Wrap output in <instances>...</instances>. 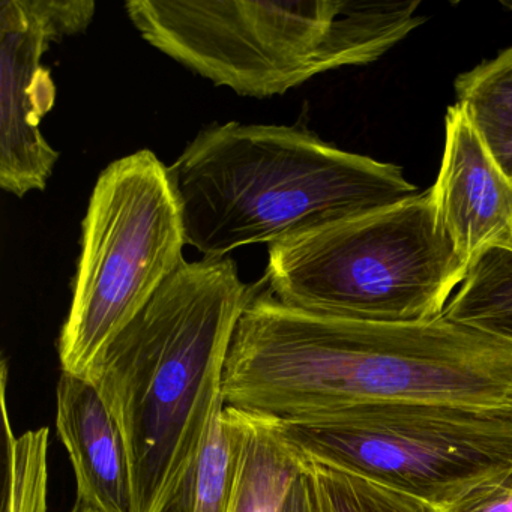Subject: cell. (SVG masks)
<instances>
[{
	"instance_id": "obj_16",
	"label": "cell",
	"mask_w": 512,
	"mask_h": 512,
	"mask_svg": "<svg viewBox=\"0 0 512 512\" xmlns=\"http://www.w3.org/2000/svg\"><path fill=\"white\" fill-rule=\"evenodd\" d=\"M313 512H430L418 500L305 458Z\"/></svg>"
},
{
	"instance_id": "obj_19",
	"label": "cell",
	"mask_w": 512,
	"mask_h": 512,
	"mask_svg": "<svg viewBox=\"0 0 512 512\" xmlns=\"http://www.w3.org/2000/svg\"><path fill=\"white\" fill-rule=\"evenodd\" d=\"M71 512H100L97 509L91 508V506L85 505V503L76 500V505L73 506Z\"/></svg>"
},
{
	"instance_id": "obj_7",
	"label": "cell",
	"mask_w": 512,
	"mask_h": 512,
	"mask_svg": "<svg viewBox=\"0 0 512 512\" xmlns=\"http://www.w3.org/2000/svg\"><path fill=\"white\" fill-rule=\"evenodd\" d=\"M266 419L307 460L406 494L427 509L512 470V406L385 403L302 421Z\"/></svg>"
},
{
	"instance_id": "obj_4",
	"label": "cell",
	"mask_w": 512,
	"mask_h": 512,
	"mask_svg": "<svg viewBox=\"0 0 512 512\" xmlns=\"http://www.w3.org/2000/svg\"><path fill=\"white\" fill-rule=\"evenodd\" d=\"M419 2L130 0L134 28L173 61L242 97L382 58L425 22Z\"/></svg>"
},
{
	"instance_id": "obj_12",
	"label": "cell",
	"mask_w": 512,
	"mask_h": 512,
	"mask_svg": "<svg viewBox=\"0 0 512 512\" xmlns=\"http://www.w3.org/2000/svg\"><path fill=\"white\" fill-rule=\"evenodd\" d=\"M304 470L305 458L275 434L268 419L250 415L229 512H281L293 482Z\"/></svg>"
},
{
	"instance_id": "obj_1",
	"label": "cell",
	"mask_w": 512,
	"mask_h": 512,
	"mask_svg": "<svg viewBox=\"0 0 512 512\" xmlns=\"http://www.w3.org/2000/svg\"><path fill=\"white\" fill-rule=\"evenodd\" d=\"M226 406L302 421L385 403L512 406V343L446 317L310 313L251 289L223 377Z\"/></svg>"
},
{
	"instance_id": "obj_8",
	"label": "cell",
	"mask_w": 512,
	"mask_h": 512,
	"mask_svg": "<svg viewBox=\"0 0 512 512\" xmlns=\"http://www.w3.org/2000/svg\"><path fill=\"white\" fill-rule=\"evenodd\" d=\"M95 8L89 0L0 2V187L20 199L46 190L61 157L40 130L56 100L41 61L53 43L85 32Z\"/></svg>"
},
{
	"instance_id": "obj_11",
	"label": "cell",
	"mask_w": 512,
	"mask_h": 512,
	"mask_svg": "<svg viewBox=\"0 0 512 512\" xmlns=\"http://www.w3.org/2000/svg\"><path fill=\"white\" fill-rule=\"evenodd\" d=\"M250 415L221 404L212 418L196 460L166 512H229L238 484Z\"/></svg>"
},
{
	"instance_id": "obj_10",
	"label": "cell",
	"mask_w": 512,
	"mask_h": 512,
	"mask_svg": "<svg viewBox=\"0 0 512 512\" xmlns=\"http://www.w3.org/2000/svg\"><path fill=\"white\" fill-rule=\"evenodd\" d=\"M56 428L76 473L77 500L100 512H134L124 434L88 377L62 373Z\"/></svg>"
},
{
	"instance_id": "obj_13",
	"label": "cell",
	"mask_w": 512,
	"mask_h": 512,
	"mask_svg": "<svg viewBox=\"0 0 512 512\" xmlns=\"http://www.w3.org/2000/svg\"><path fill=\"white\" fill-rule=\"evenodd\" d=\"M457 104L512 178V46L455 80Z\"/></svg>"
},
{
	"instance_id": "obj_18",
	"label": "cell",
	"mask_w": 512,
	"mask_h": 512,
	"mask_svg": "<svg viewBox=\"0 0 512 512\" xmlns=\"http://www.w3.org/2000/svg\"><path fill=\"white\" fill-rule=\"evenodd\" d=\"M281 512H313V500H311L310 479H308L307 470H304L293 482Z\"/></svg>"
},
{
	"instance_id": "obj_6",
	"label": "cell",
	"mask_w": 512,
	"mask_h": 512,
	"mask_svg": "<svg viewBox=\"0 0 512 512\" xmlns=\"http://www.w3.org/2000/svg\"><path fill=\"white\" fill-rule=\"evenodd\" d=\"M184 220L169 170L148 149L98 176L82 224L73 299L58 352L86 376L110 341L185 262Z\"/></svg>"
},
{
	"instance_id": "obj_3",
	"label": "cell",
	"mask_w": 512,
	"mask_h": 512,
	"mask_svg": "<svg viewBox=\"0 0 512 512\" xmlns=\"http://www.w3.org/2000/svg\"><path fill=\"white\" fill-rule=\"evenodd\" d=\"M203 259L382 211L418 194L400 166L287 125L214 124L167 167Z\"/></svg>"
},
{
	"instance_id": "obj_5",
	"label": "cell",
	"mask_w": 512,
	"mask_h": 512,
	"mask_svg": "<svg viewBox=\"0 0 512 512\" xmlns=\"http://www.w3.org/2000/svg\"><path fill=\"white\" fill-rule=\"evenodd\" d=\"M467 266L428 188L382 211L269 245L265 280L289 307L382 323L443 316Z\"/></svg>"
},
{
	"instance_id": "obj_17",
	"label": "cell",
	"mask_w": 512,
	"mask_h": 512,
	"mask_svg": "<svg viewBox=\"0 0 512 512\" xmlns=\"http://www.w3.org/2000/svg\"><path fill=\"white\" fill-rule=\"evenodd\" d=\"M430 512H512V470Z\"/></svg>"
},
{
	"instance_id": "obj_2",
	"label": "cell",
	"mask_w": 512,
	"mask_h": 512,
	"mask_svg": "<svg viewBox=\"0 0 512 512\" xmlns=\"http://www.w3.org/2000/svg\"><path fill=\"white\" fill-rule=\"evenodd\" d=\"M250 293L230 257L184 262L86 374L124 434L134 512H166L196 460Z\"/></svg>"
},
{
	"instance_id": "obj_9",
	"label": "cell",
	"mask_w": 512,
	"mask_h": 512,
	"mask_svg": "<svg viewBox=\"0 0 512 512\" xmlns=\"http://www.w3.org/2000/svg\"><path fill=\"white\" fill-rule=\"evenodd\" d=\"M431 193L437 217L467 269L485 251H512V178L460 104L446 112L445 151Z\"/></svg>"
},
{
	"instance_id": "obj_15",
	"label": "cell",
	"mask_w": 512,
	"mask_h": 512,
	"mask_svg": "<svg viewBox=\"0 0 512 512\" xmlns=\"http://www.w3.org/2000/svg\"><path fill=\"white\" fill-rule=\"evenodd\" d=\"M7 364H2L0 401L7 434V482L4 512H47L49 428L14 436L7 410Z\"/></svg>"
},
{
	"instance_id": "obj_14",
	"label": "cell",
	"mask_w": 512,
	"mask_h": 512,
	"mask_svg": "<svg viewBox=\"0 0 512 512\" xmlns=\"http://www.w3.org/2000/svg\"><path fill=\"white\" fill-rule=\"evenodd\" d=\"M443 317L512 343V251H485L449 299Z\"/></svg>"
}]
</instances>
